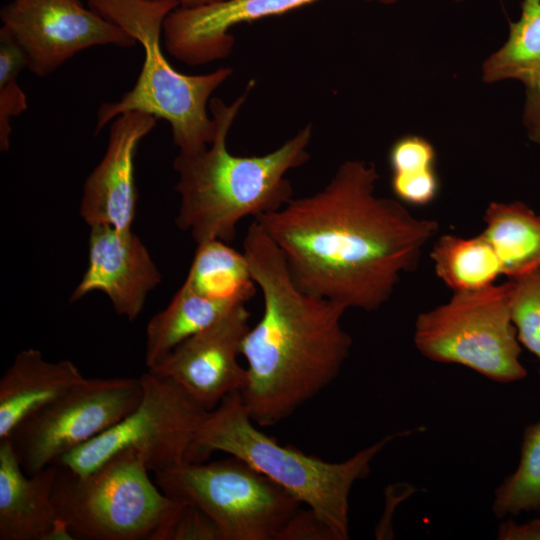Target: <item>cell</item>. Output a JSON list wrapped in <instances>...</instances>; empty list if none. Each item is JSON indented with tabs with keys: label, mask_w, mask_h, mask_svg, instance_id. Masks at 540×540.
Segmentation results:
<instances>
[{
	"label": "cell",
	"mask_w": 540,
	"mask_h": 540,
	"mask_svg": "<svg viewBox=\"0 0 540 540\" xmlns=\"http://www.w3.org/2000/svg\"><path fill=\"white\" fill-rule=\"evenodd\" d=\"M456 1H461V0H456Z\"/></svg>",
	"instance_id": "obj_32"
},
{
	"label": "cell",
	"mask_w": 540,
	"mask_h": 540,
	"mask_svg": "<svg viewBox=\"0 0 540 540\" xmlns=\"http://www.w3.org/2000/svg\"><path fill=\"white\" fill-rule=\"evenodd\" d=\"M484 237L493 247L503 275L513 279L540 266V214L522 202L488 205Z\"/></svg>",
	"instance_id": "obj_20"
},
{
	"label": "cell",
	"mask_w": 540,
	"mask_h": 540,
	"mask_svg": "<svg viewBox=\"0 0 540 540\" xmlns=\"http://www.w3.org/2000/svg\"><path fill=\"white\" fill-rule=\"evenodd\" d=\"M435 159L433 145L417 135L399 138L389 151L392 174L414 175L435 169Z\"/></svg>",
	"instance_id": "obj_26"
},
{
	"label": "cell",
	"mask_w": 540,
	"mask_h": 540,
	"mask_svg": "<svg viewBox=\"0 0 540 540\" xmlns=\"http://www.w3.org/2000/svg\"><path fill=\"white\" fill-rule=\"evenodd\" d=\"M168 497L208 515L222 540H280L300 502L245 461L229 456L154 473Z\"/></svg>",
	"instance_id": "obj_8"
},
{
	"label": "cell",
	"mask_w": 540,
	"mask_h": 540,
	"mask_svg": "<svg viewBox=\"0 0 540 540\" xmlns=\"http://www.w3.org/2000/svg\"><path fill=\"white\" fill-rule=\"evenodd\" d=\"M492 510L498 518L540 511V420L525 428L518 466L495 490Z\"/></svg>",
	"instance_id": "obj_23"
},
{
	"label": "cell",
	"mask_w": 540,
	"mask_h": 540,
	"mask_svg": "<svg viewBox=\"0 0 540 540\" xmlns=\"http://www.w3.org/2000/svg\"><path fill=\"white\" fill-rule=\"evenodd\" d=\"M430 257L436 275L453 292L485 288L503 275L500 261L482 233L468 238L442 235Z\"/></svg>",
	"instance_id": "obj_21"
},
{
	"label": "cell",
	"mask_w": 540,
	"mask_h": 540,
	"mask_svg": "<svg viewBox=\"0 0 540 540\" xmlns=\"http://www.w3.org/2000/svg\"><path fill=\"white\" fill-rule=\"evenodd\" d=\"M27 68L25 57L19 47L0 31V149L10 147L11 120L27 109V98L20 88L17 77Z\"/></svg>",
	"instance_id": "obj_24"
},
{
	"label": "cell",
	"mask_w": 540,
	"mask_h": 540,
	"mask_svg": "<svg viewBox=\"0 0 540 540\" xmlns=\"http://www.w3.org/2000/svg\"><path fill=\"white\" fill-rule=\"evenodd\" d=\"M156 121L149 114L131 111L111 122L105 154L83 185L80 215L89 226L105 224L119 230L132 229L138 198L135 154Z\"/></svg>",
	"instance_id": "obj_15"
},
{
	"label": "cell",
	"mask_w": 540,
	"mask_h": 540,
	"mask_svg": "<svg viewBox=\"0 0 540 540\" xmlns=\"http://www.w3.org/2000/svg\"><path fill=\"white\" fill-rule=\"evenodd\" d=\"M240 303L203 296L183 283L167 307L155 314L147 324V368L158 365L178 345L216 322Z\"/></svg>",
	"instance_id": "obj_19"
},
{
	"label": "cell",
	"mask_w": 540,
	"mask_h": 540,
	"mask_svg": "<svg viewBox=\"0 0 540 540\" xmlns=\"http://www.w3.org/2000/svg\"><path fill=\"white\" fill-rule=\"evenodd\" d=\"M184 283L203 296L242 303L254 296L256 287L244 253L220 240L197 245Z\"/></svg>",
	"instance_id": "obj_22"
},
{
	"label": "cell",
	"mask_w": 540,
	"mask_h": 540,
	"mask_svg": "<svg viewBox=\"0 0 540 540\" xmlns=\"http://www.w3.org/2000/svg\"><path fill=\"white\" fill-rule=\"evenodd\" d=\"M509 280L511 318L517 337L538 359L540 373V266Z\"/></svg>",
	"instance_id": "obj_25"
},
{
	"label": "cell",
	"mask_w": 540,
	"mask_h": 540,
	"mask_svg": "<svg viewBox=\"0 0 540 540\" xmlns=\"http://www.w3.org/2000/svg\"><path fill=\"white\" fill-rule=\"evenodd\" d=\"M139 378L143 396L136 409L55 463L81 475L124 451L137 453L153 473L197 463L195 437L208 410L169 377L147 371Z\"/></svg>",
	"instance_id": "obj_9"
},
{
	"label": "cell",
	"mask_w": 540,
	"mask_h": 540,
	"mask_svg": "<svg viewBox=\"0 0 540 540\" xmlns=\"http://www.w3.org/2000/svg\"><path fill=\"white\" fill-rule=\"evenodd\" d=\"M408 432L388 434L345 461L328 462L282 446L261 432L237 391L208 411L196 433L195 451L197 462L215 451L245 461L307 505L334 540H347L353 485L369 475L371 462L388 443Z\"/></svg>",
	"instance_id": "obj_4"
},
{
	"label": "cell",
	"mask_w": 540,
	"mask_h": 540,
	"mask_svg": "<svg viewBox=\"0 0 540 540\" xmlns=\"http://www.w3.org/2000/svg\"><path fill=\"white\" fill-rule=\"evenodd\" d=\"M140 378H86L19 424L7 438L28 475L110 429L139 405Z\"/></svg>",
	"instance_id": "obj_10"
},
{
	"label": "cell",
	"mask_w": 540,
	"mask_h": 540,
	"mask_svg": "<svg viewBox=\"0 0 540 540\" xmlns=\"http://www.w3.org/2000/svg\"><path fill=\"white\" fill-rule=\"evenodd\" d=\"M159 540H222L212 521L199 508L182 502L170 523L160 534Z\"/></svg>",
	"instance_id": "obj_27"
},
{
	"label": "cell",
	"mask_w": 540,
	"mask_h": 540,
	"mask_svg": "<svg viewBox=\"0 0 540 540\" xmlns=\"http://www.w3.org/2000/svg\"><path fill=\"white\" fill-rule=\"evenodd\" d=\"M391 187L396 199L402 203L423 206L437 196L439 179L435 169L414 175L392 174Z\"/></svg>",
	"instance_id": "obj_28"
},
{
	"label": "cell",
	"mask_w": 540,
	"mask_h": 540,
	"mask_svg": "<svg viewBox=\"0 0 540 540\" xmlns=\"http://www.w3.org/2000/svg\"><path fill=\"white\" fill-rule=\"evenodd\" d=\"M521 16L510 22L508 40L483 65L487 83L518 79L526 87L524 123L529 138L540 143V0H523Z\"/></svg>",
	"instance_id": "obj_18"
},
{
	"label": "cell",
	"mask_w": 540,
	"mask_h": 540,
	"mask_svg": "<svg viewBox=\"0 0 540 540\" xmlns=\"http://www.w3.org/2000/svg\"><path fill=\"white\" fill-rule=\"evenodd\" d=\"M161 280L147 247L132 229L94 224L90 226L88 266L69 301L101 291L115 313L133 321L142 312L148 293Z\"/></svg>",
	"instance_id": "obj_13"
},
{
	"label": "cell",
	"mask_w": 540,
	"mask_h": 540,
	"mask_svg": "<svg viewBox=\"0 0 540 540\" xmlns=\"http://www.w3.org/2000/svg\"><path fill=\"white\" fill-rule=\"evenodd\" d=\"M253 86L251 81L230 104L211 98L209 111L216 124L213 142L194 154L179 152L173 161L178 175L175 191L180 196L175 222L191 234L196 245L212 240L229 243L244 218L285 206L294 198L286 174L310 159L312 124L264 155L238 156L228 151L230 129Z\"/></svg>",
	"instance_id": "obj_3"
},
{
	"label": "cell",
	"mask_w": 540,
	"mask_h": 540,
	"mask_svg": "<svg viewBox=\"0 0 540 540\" xmlns=\"http://www.w3.org/2000/svg\"><path fill=\"white\" fill-rule=\"evenodd\" d=\"M58 466L53 505L73 540H158L181 505L151 481L133 451L82 475Z\"/></svg>",
	"instance_id": "obj_6"
},
{
	"label": "cell",
	"mask_w": 540,
	"mask_h": 540,
	"mask_svg": "<svg viewBox=\"0 0 540 540\" xmlns=\"http://www.w3.org/2000/svg\"><path fill=\"white\" fill-rule=\"evenodd\" d=\"M317 0H223L197 7H177L165 18L162 42L167 52L188 65L228 57L236 25L280 15ZM392 4L397 0H375Z\"/></svg>",
	"instance_id": "obj_14"
},
{
	"label": "cell",
	"mask_w": 540,
	"mask_h": 540,
	"mask_svg": "<svg viewBox=\"0 0 540 540\" xmlns=\"http://www.w3.org/2000/svg\"><path fill=\"white\" fill-rule=\"evenodd\" d=\"M510 296V280L453 292L448 302L418 315L417 350L432 361L459 364L499 383L526 378Z\"/></svg>",
	"instance_id": "obj_7"
},
{
	"label": "cell",
	"mask_w": 540,
	"mask_h": 540,
	"mask_svg": "<svg viewBox=\"0 0 540 540\" xmlns=\"http://www.w3.org/2000/svg\"><path fill=\"white\" fill-rule=\"evenodd\" d=\"M245 304L235 305L148 371L173 379L208 411L227 395L240 392L246 382V367L240 365L238 356L250 329Z\"/></svg>",
	"instance_id": "obj_12"
},
{
	"label": "cell",
	"mask_w": 540,
	"mask_h": 540,
	"mask_svg": "<svg viewBox=\"0 0 540 540\" xmlns=\"http://www.w3.org/2000/svg\"><path fill=\"white\" fill-rule=\"evenodd\" d=\"M263 313L241 347L246 382L240 391L252 421L277 425L325 389L352 347L341 321L346 309L307 294L293 282L285 260L255 220L243 239Z\"/></svg>",
	"instance_id": "obj_2"
},
{
	"label": "cell",
	"mask_w": 540,
	"mask_h": 540,
	"mask_svg": "<svg viewBox=\"0 0 540 540\" xmlns=\"http://www.w3.org/2000/svg\"><path fill=\"white\" fill-rule=\"evenodd\" d=\"M150 1H169V2L177 3L179 7H197V6L220 2L223 0H150Z\"/></svg>",
	"instance_id": "obj_31"
},
{
	"label": "cell",
	"mask_w": 540,
	"mask_h": 540,
	"mask_svg": "<svg viewBox=\"0 0 540 540\" xmlns=\"http://www.w3.org/2000/svg\"><path fill=\"white\" fill-rule=\"evenodd\" d=\"M5 33L38 77L56 71L77 53L94 47H132L137 41L80 0H12L0 12Z\"/></svg>",
	"instance_id": "obj_11"
},
{
	"label": "cell",
	"mask_w": 540,
	"mask_h": 540,
	"mask_svg": "<svg viewBox=\"0 0 540 540\" xmlns=\"http://www.w3.org/2000/svg\"><path fill=\"white\" fill-rule=\"evenodd\" d=\"M372 163L347 160L314 194L254 218L280 250L295 285L346 310L381 308L414 271L436 220L379 197Z\"/></svg>",
	"instance_id": "obj_1"
},
{
	"label": "cell",
	"mask_w": 540,
	"mask_h": 540,
	"mask_svg": "<svg viewBox=\"0 0 540 540\" xmlns=\"http://www.w3.org/2000/svg\"><path fill=\"white\" fill-rule=\"evenodd\" d=\"M58 468L28 475L10 441H0V540H73L53 505Z\"/></svg>",
	"instance_id": "obj_16"
},
{
	"label": "cell",
	"mask_w": 540,
	"mask_h": 540,
	"mask_svg": "<svg viewBox=\"0 0 540 540\" xmlns=\"http://www.w3.org/2000/svg\"><path fill=\"white\" fill-rule=\"evenodd\" d=\"M501 540H540V519L518 524L512 520L504 521L498 529Z\"/></svg>",
	"instance_id": "obj_30"
},
{
	"label": "cell",
	"mask_w": 540,
	"mask_h": 540,
	"mask_svg": "<svg viewBox=\"0 0 540 540\" xmlns=\"http://www.w3.org/2000/svg\"><path fill=\"white\" fill-rule=\"evenodd\" d=\"M83 378L70 360L50 362L37 349L20 351L0 378V441Z\"/></svg>",
	"instance_id": "obj_17"
},
{
	"label": "cell",
	"mask_w": 540,
	"mask_h": 540,
	"mask_svg": "<svg viewBox=\"0 0 540 540\" xmlns=\"http://www.w3.org/2000/svg\"><path fill=\"white\" fill-rule=\"evenodd\" d=\"M334 540L329 529L312 510H299L281 534L280 540Z\"/></svg>",
	"instance_id": "obj_29"
},
{
	"label": "cell",
	"mask_w": 540,
	"mask_h": 540,
	"mask_svg": "<svg viewBox=\"0 0 540 540\" xmlns=\"http://www.w3.org/2000/svg\"><path fill=\"white\" fill-rule=\"evenodd\" d=\"M89 8L120 26L144 50V61L131 90L97 110L95 134L125 112L138 111L168 122L179 152L194 154L214 140L215 121L209 111L213 92L232 75L220 67L202 75L176 71L162 52V28L175 2L150 0H85Z\"/></svg>",
	"instance_id": "obj_5"
}]
</instances>
